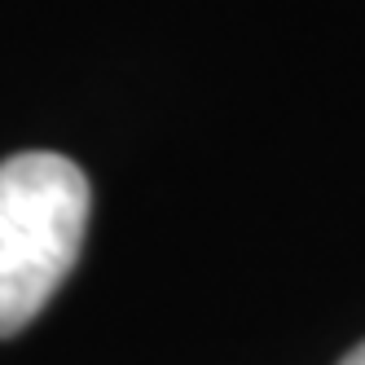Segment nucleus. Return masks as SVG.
<instances>
[{"label":"nucleus","mask_w":365,"mask_h":365,"mask_svg":"<svg viewBox=\"0 0 365 365\" xmlns=\"http://www.w3.org/2000/svg\"><path fill=\"white\" fill-rule=\"evenodd\" d=\"M88 180L62 154L27 150L0 163V339L53 299L80 259Z\"/></svg>","instance_id":"obj_1"},{"label":"nucleus","mask_w":365,"mask_h":365,"mask_svg":"<svg viewBox=\"0 0 365 365\" xmlns=\"http://www.w3.org/2000/svg\"><path fill=\"white\" fill-rule=\"evenodd\" d=\"M339 365H365V344H361V348H352V352H348L344 361H339Z\"/></svg>","instance_id":"obj_2"}]
</instances>
